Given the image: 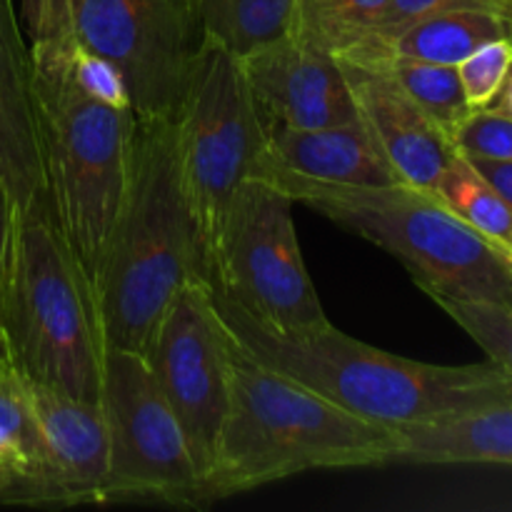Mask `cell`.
I'll use <instances>...</instances> for the list:
<instances>
[{"mask_svg":"<svg viewBox=\"0 0 512 512\" xmlns=\"http://www.w3.org/2000/svg\"><path fill=\"white\" fill-rule=\"evenodd\" d=\"M398 453V430L350 413L235 343L230 408L200 500L210 505L310 470L383 468Z\"/></svg>","mask_w":512,"mask_h":512,"instance_id":"1","label":"cell"},{"mask_svg":"<svg viewBox=\"0 0 512 512\" xmlns=\"http://www.w3.org/2000/svg\"><path fill=\"white\" fill-rule=\"evenodd\" d=\"M213 298L235 343L250 358L373 423L398 430L512 405V378L490 358L473 365L420 363L360 343L335 325L315 333L275 335L215 290Z\"/></svg>","mask_w":512,"mask_h":512,"instance_id":"2","label":"cell"},{"mask_svg":"<svg viewBox=\"0 0 512 512\" xmlns=\"http://www.w3.org/2000/svg\"><path fill=\"white\" fill-rule=\"evenodd\" d=\"M190 280H208V263L180 178L175 120L135 115L128 193L95 288L105 348L145 355Z\"/></svg>","mask_w":512,"mask_h":512,"instance_id":"3","label":"cell"},{"mask_svg":"<svg viewBox=\"0 0 512 512\" xmlns=\"http://www.w3.org/2000/svg\"><path fill=\"white\" fill-rule=\"evenodd\" d=\"M0 350L30 383L100 403L105 338L98 305L50 208L20 213L0 290Z\"/></svg>","mask_w":512,"mask_h":512,"instance_id":"4","label":"cell"},{"mask_svg":"<svg viewBox=\"0 0 512 512\" xmlns=\"http://www.w3.org/2000/svg\"><path fill=\"white\" fill-rule=\"evenodd\" d=\"M270 183L323 218L353 230L398 258L430 298L512 305V263L465 225L435 193L415 185H330L293 175Z\"/></svg>","mask_w":512,"mask_h":512,"instance_id":"5","label":"cell"},{"mask_svg":"<svg viewBox=\"0 0 512 512\" xmlns=\"http://www.w3.org/2000/svg\"><path fill=\"white\" fill-rule=\"evenodd\" d=\"M70 60L33 63L43 115L45 183L55 230L95 295L128 193L135 115L80 93Z\"/></svg>","mask_w":512,"mask_h":512,"instance_id":"6","label":"cell"},{"mask_svg":"<svg viewBox=\"0 0 512 512\" xmlns=\"http://www.w3.org/2000/svg\"><path fill=\"white\" fill-rule=\"evenodd\" d=\"M295 200L265 178L240 183L208 263L215 293L275 335H303L333 325L300 253Z\"/></svg>","mask_w":512,"mask_h":512,"instance_id":"7","label":"cell"},{"mask_svg":"<svg viewBox=\"0 0 512 512\" xmlns=\"http://www.w3.org/2000/svg\"><path fill=\"white\" fill-rule=\"evenodd\" d=\"M178 163L190 213L210 263L215 238L240 183L253 178L268 143L240 58L200 40L193 73L175 113Z\"/></svg>","mask_w":512,"mask_h":512,"instance_id":"8","label":"cell"},{"mask_svg":"<svg viewBox=\"0 0 512 512\" xmlns=\"http://www.w3.org/2000/svg\"><path fill=\"white\" fill-rule=\"evenodd\" d=\"M100 410L108 430L105 503L203 508L188 440L145 355L105 348Z\"/></svg>","mask_w":512,"mask_h":512,"instance_id":"9","label":"cell"},{"mask_svg":"<svg viewBox=\"0 0 512 512\" xmlns=\"http://www.w3.org/2000/svg\"><path fill=\"white\" fill-rule=\"evenodd\" d=\"M75 43L103 55L128 85L140 118H175L200 33L193 0H75Z\"/></svg>","mask_w":512,"mask_h":512,"instance_id":"10","label":"cell"},{"mask_svg":"<svg viewBox=\"0 0 512 512\" xmlns=\"http://www.w3.org/2000/svg\"><path fill=\"white\" fill-rule=\"evenodd\" d=\"M233 353V333L208 280H190L178 290L145 350V360L180 420L200 480L213 463L230 408Z\"/></svg>","mask_w":512,"mask_h":512,"instance_id":"11","label":"cell"},{"mask_svg":"<svg viewBox=\"0 0 512 512\" xmlns=\"http://www.w3.org/2000/svg\"><path fill=\"white\" fill-rule=\"evenodd\" d=\"M28 393L40 433V458L15 503L45 508L105 503L108 430L100 403L30 380Z\"/></svg>","mask_w":512,"mask_h":512,"instance_id":"12","label":"cell"},{"mask_svg":"<svg viewBox=\"0 0 512 512\" xmlns=\"http://www.w3.org/2000/svg\"><path fill=\"white\" fill-rule=\"evenodd\" d=\"M265 128H325L358 118L348 75L335 55L285 35L240 58Z\"/></svg>","mask_w":512,"mask_h":512,"instance_id":"13","label":"cell"},{"mask_svg":"<svg viewBox=\"0 0 512 512\" xmlns=\"http://www.w3.org/2000/svg\"><path fill=\"white\" fill-rule=\"evenodd\" d=\"M340 60V58H338ZM348 75L355 113L368 128L395 178L433 193L458 155L450 135L380 68L340 60Z\"/></svg>","mask_w":512,"mask_h":512,"instance_id":"14","label":"cell"},{"mask_svg":"<svg viewBox=\"0 0 512 512\" xmlns=\"http://www.w3.org/2000/svg\"><path fill=\"white\" fill-rule=\"evenodd\" d=\"M0 183L23 215L48 208L43 115L15 0H0Z\"/></svg>","mask_w":512,"mask_h":512,"instance_id":"15","label":"cell"},{"mask_svg":"<svg viewBox=\"0 0 512 512\" xmlns=\"http://www.w3.org/2000/svg\"><path fill=\"white\" fill-rule=\"evenodd\" d=\"M270 175L330 185L400 183L360 118L310 130L270 128L253 178Z\"/></svg>","mask_w":512,"mask_h":512,"instance_id":"16","label":"cell"},{"mask_svg":"<svg viewBox=\"0 0 512 512\" xmlns=\"http://www.w3.org/2000/svg\"><path fill=\"white\" fill-rule=\"evenodd\" d=\"M493 40L512 43V15L495 10H450L428 15L385 38L360 40L340 60L415 58L428 63L458 65Z\"/></svg>","mask_w":512,"mask_h":512,"instance_id":"17","label":"cell"},{"mask_svg":"<svg viewBox=\"0 0 512 512\" xmlns=\"http://www.w3.org/2000/svg\"><path fill=\"white\" fill-rule=\"evenodd\" d=\"M395 465H512V405L398 428Z\"/></svg>","mask_w":512,"mask_h":512,"instance_id":"18","label":"cell"},{"mask_svg":"<svg viewBox=\"0 0 512 512\" xmlns=\"http://www.w3.org/2000/svg\"><path fill=\"white\" fill-rule=\"evenodd\" d=\"M193 8L203 38L245 58L290 33L293 0H193Z\"/></svg>","mask_w":512,"mask_h":512,"instance_id":"19","label":"cell"},{"mask_svg":"<svg viewBox=\"0 0 512 512\" xmlns=\"http://www.w3.org/2000/svg\"><path fill=\"white\" fill-rule=\"evenodd\" d=\"M433 193L465 225H470L475 233L483 235L510 258L512 208L463 153L455 155Z\"/></svg>","mask_w":512,"mask_h":512,"instance_id":"20","label":"cell"},{"mask_svg":"<svg viewBox=\"0 0 512 512\" xmlns=\"http://www.w3.org/2000/svg\"><path fill=\"white\" fill-rule=\"evenodd\" d=\"M353 63L373 65V68L388 73L420 105V110L428 113L450 135V140L473 115L475 108H470L468 98H465L455 65L428 63V60L415 58H370L353 60Z\"/></svg>","mask_w":512,"mask_h":512,"instance_id":"21","label":"cell"},{"mask_svg":"<svg viewBox=\"0 0 512 512\" xmlns=\"http://www.w3.org/2000/svg\"><path fill=\"white\" fill-rule=\"evenodd\" d=\"M385 5L388 0H293L288 35L340 58L373 30Z\"/></svg>","mask_w":512,"mask_h":512,"instance_id":"22","label":"cell"},{"mask_svg":"<svg viewBox=\"0 0 512 512\" xmlns=\"http://www.w3.org/2000/svg\"><path fill=\"white\" fill-rule=\"evenodd\" d=\"M75 0H18V18L33 63H68L75 48Z\"/></svg>","mask_w":512,"mask_h":512,"instance_id":"23","label":"cell"},{"mask_svg":"<svg viewBox=\"0 0 512 512\" xmlns=\"http://www.w3.org/2000/svg\"><path fill=\"white\" fill-rule=\"evenodd\" d=\"M433 300L512 378V305L493 300Z\"/></svg>","mask_w":512,"mask_h":512,"instance_id":"24","label":"cell"},{"mask_svg":"<svg viewBox=\"0 0 512 512\" xmlns=\"http://www.w3.org/2000/svg\"><path fill=\"white\" fill-rule=\"evenodd\" d=\"M470 108H488L512 73V43L493 40L455 65Z\"/></svg>","mask_w":512,"mask_h":512,"instance_id":"25","label":"cell"},{"mask_svg":"<svg viewBox=\"0 0 512 512\" xmlns=\"http://www.w3.org/2000/svg\"><path fill=\"white\" fill-rule=\"evenodd\" d=\"M453 143L465 158L510 160L512 163V118L495 113L493 108L473 110L463 128L455 133Z\"/></svg>","mask_w":512,"mask_h":512,"instance_id":"26","label":"cell"},{"mask_svg":"<svg viewBox=\"0 0 512 512\" xmlns=\"http://www.w3.org/2000/svg\"><path fill=\"white\" fill-rule=\"evenodd\" d=\"M450 10H495V13L512 15V0H388L378 23L363 40L385 38V35H393L395 30L415 23V20L450 13Z\"/></svg>","mask_w":512,"mask_h":512,"instance_id":"27","label":"cell"},{"mask_svg":"<svg viewBox=\"0 0 512 512\" xmlns=\"http://www.w3.org/2000/svg\"><path fill=\"white\" fill-rule=\"evenodd\" d=\"M70 75H73V83L78 85L80 93L88 95V98L110 105V108L133 110L123 75L103 55L75 48L73 60H70Z\"/></svg>","mask_w":512,"mask_h":512,"instance_id":"28","label":"cell"},{"mask_svg":"<svg viewBox=\"0 0 512 512\" xmlns=\"http://www.w3.org/2000/svg\"><path fill=\"white\" fill-rule=\"evenodd\" d=\"M18 223H20V210L15 208V203L10 200L8 190H5V185L0 183V290H3L10 258H13V245H15V235H18Z\"/></svg>","mask_w":512,"mask_h":512,"instance_id":"29","label":"cell"},{"mask_svg":"<svg viewBox=\"0 0 512 512\" xmlns=\"http://www.w3.org/2000/svg\"><path fill=\"white\" fill-rule=\"evenodd\" d=\"M480 170L485 180L508 200L512 208V163L510 160H490V158H468Z\"/></svg>","mask_w":512,"mask_h":512,"instance_id":"30","label":"cell"},{"mask_svg":"<svg viewBox=\"0 0 512 512\" xmlns=\"http://www.w3.org/2000/svg\"><path fill=\"white\" fill-rule=\"evenodd\" d=\"M488 108H493L495 113L505 115V118H512V73L508 75V80H505L503 90L498 93V98L493 100V105H488Z\"/></svg>","mask_w":512,"mask_h":512,"instance_id":"31","label":"cell"},{"mask_svg":"<svg viewBox=\"0 0 512 512\" xmlns=\"http://www.w3.org/2000/svg\"><path fill=\"white\" fill-rule=\"evenodd\" d=\"M510 263H512V253H510Z\"/></svg>","mask_w":512,"mask_h":512,"instance_id":"32","label":"cell"}]
</instances>
